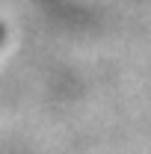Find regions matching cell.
<instances>
[{
  "label": "cell",
  "mask_w": 151,
  "mask_h": 154,
  "mask_svg": "<svg viewBox=\"0 0 151 154\" xmlns=\"http://www.w3.org/2000/svg\"><path fill=\"white\" fill-rule=\"evenodd\" d=\"M0 42H3V27H0Z\"/></svg>",
  "instance_id": "cell-1"
}]
</instances>
